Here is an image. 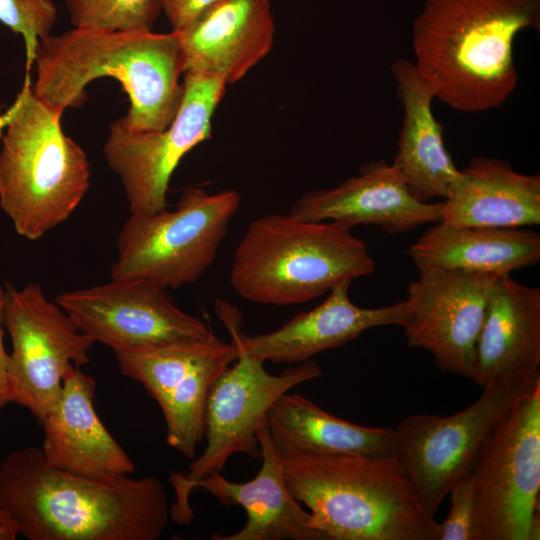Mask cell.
<instances>
[{
  "label": "cell",
  "mask_w": 540,
  "mask_h": 540,
  "mask_svg": "<svg viewBox=\"0 0 540 540\" xmlns=\"http://www.w3.org/2000/svg\"><path fill=\"white\" fill-rule=\"evenodd\" d=\"M0 508L29 540H157L170 516L159 478L74 474L49 463L37 446L1 460Z\"/></svg>",
  "instance_id": "6da1fadb"
},
{
  "label": "cell",
  "mask_w": 540,
  "mask_h": 540,
  "mask_svg": "<svg viewBox=\"0 0 540 540\" xmlns=\"http://www.w3.org/2000/svg\"><path fill=\"white\" fill-rule=\"evenodd\" d=\"M34 95L61 113L81 106L96 78L117 79L130 99L120 122L131 131H162L175 118L184 93L185 60L177 34L74 28L41 39L35 51Z\"/></svg>",
  "instance_id": "7a4b0ae2"
},
{
  "label": "cell",
  "mask_w": 540,
  "mask_h": 540,
  "mask_svg": "<svg viewBox=\"0 0 540 540\" xmlns=\"http://www.w3.org/2000/svg\"><path fill=\"white\" fill-rule=\"evenodd\" d=\"M539 20L540 0H427L413 24L414 64L450 108H498L518 83L514 40Z\"/></svg>",
  "instance_id": "3957f363"
},
{
  "label": "cell",
  "mask_w": 540,
  "mask_h": 540,
  "mask_svg": "<svg viewBox=\"0 0 540 540\" xmlns=\"http://www.w3.org/2000/svg\"><path fill=\"white\" fill-rule=\"evenodd\" d=\"M278 451L288 489L326 540H440L395 454Z\"/></svg>",
  "instance_id": "277c9868"
},
{
  "label": "cell",
  "mask_w": 540,
  "mask_h": 540,
  "mask_svg": "<svg viewBox=\"0 0 540 540\" xmlns=\"http://www.w3.org/2000/svg\"><path fill=\"white\" fill-rule=\"evenodd\" d=\"M351 229L289 213L258 217L237 244L230 284L243 299L288 306L314 300L343 280L370 275L375 261Z\"/></svg>",
  "instance_id": "5b68a950"
},
{
  "label": "cell",
  "mask_w": 540,
  "mask_h": 540,
  "mask_svg": "<svg viewBox=\"0 0 540 540\" xmlns=\"http://www.w3.org/2000/svg\"><path fill=\"white\" fill-rule=\"evenodd\" d=\"M62 113L41 102L28 79L0 117V206L16 232L37 240L67 220L84 198L90 168L84 150L66 136Z\"/></svg>",
  "instance_id": "8992f818"
},
{
  "label": "cell",
  "mask_w": 540,
  "mask_h": 540,
  "mask_svg": "<svg viewBox=\"0 0 540 540\" xmlns=\"http://www.w3.org/2000/svg\"><path fill=\"white\" fill-rule=\"evenodd\" d=\"M240 203L236 190L187 187L172 211L131 213L117 238L111 279L143 278L164 289L196 282L214 262Z\"/></svg>",
  "instance_id": "52a82bcc"
},
{
  "label": "cell",
  "mask_w": 540,
  "mask_h": 540,
  "mask_svg": "<svg viewBox=\"0 0 540 540\" xmlns=\"http://www.w3.org/2000/svg\"><path fill=\"white\" fill-rule=\"evenodd\" d=\"M237 358L215 379L209 392L203 453L187 470L170 474L175 502L170 516L180 525L189 524L194 511L190 496L194 485L202 478L223 470L227 460L236 453L256 460L261 458L257 438L258 427L276 400L297 385L319 378L320 366L308 360L274 375L266 371L264 361L249 353L234 338Z\"/></svg>",
  "instance_id": "ba28073f"
},
{
  "label": "cell",
  "mask_w": 540,
  "mask_h": 540,
  "mask_svg": "<svg viewBox=\"0 0 540 540\" xmlns=\"http://www.w3.org/2000/svg\"><path fill=\"white\" fill-rule=\"evenodd\" d=\"M474 477L472 540L540 539V380L492 426Z\"/></svg>",
  "instance_id": "9c48e42d"
},
{
  "label": "cell",
  "mask_w": 540,
  "mask_h": 540,
  "mask_svg": "<svg viewBox=\"0 0 540 540\" xmlns=\"http://www.w3.org/2000/svg\"><path fill=\"white\" fill-rule=\"evenodd\" d=\"M539 380L495 383L457 413L413 414L398 424L395 455L428 514L435 516L452 486L474 469L495 422Z\"/></svg>",
  "instance_id": "30bf717a"
},
{
  "label": "cell",
  "mask_w": 540,
  "mask_h": 540,
  "mask_svg": "<svg viewBox=\"0 0 540 540\" xmlns=\"http://www.w3.org/2000/svg\"><path fill=\"white\" fill-rule=\"evenodd\" d=\"M226 83L218 77L185 72L180 108L162 131L135 132L112 123L103 152L124 187L130 213H155L167 207L170 178L181 159L211 137L212 116Z\"/></svg>",
  "instance_id": "8fae6325"
},
{
  "label": "cell",
  "mask_w": 540,
  "mask_h": 540,
  "mask_svg": "<svg viewBox=\"0 0 540 540\" xmlns=\"http://www.w3.org/2000/svg\"><path fill=\"white\" fill-rule=\"evenodd\" d=\"M1 300V324L12 343L9 373L13 403L40 421L71 368L90 361L88 351L95 342L55 301L47 299L38 284L21 290L9 284L1 286Z\"/></svg>",
  "instance_id": "7c38bea8"
},
{
  "label": "cell",
  "mask_w": 540,
  "mask_h": 540,
  "mask_svg": "<svg viewBox=\"0 0 540 540\" xmlns=\"http://www.w3.org/2000/svg\"><path fill=\"white\" fill-rule=\"evenodd\" d=\"M55 302L78 329L113 352L206 339L212 330L178 308L166 289L143 278L64 292Z\"/></svg>",
  "instance_id": "4fadbf2b"
},
{
  "label": "cell",
  "mask_w": 540,
  "mask_h": 540,
  "mask_svg": "<svg viewBox=\"0 0 540 540\" xmlns=\"http://www.w3.org/2000/svg\"><path fill=\"white\" fill-rule=\"evenodd\" d=\"M497 274L427 268L408 285L407 344L429 352L437 367L471 379L488 293Z\"/></svg>",
  "instance_id": "5bb4252c"
},
{
  "label": "cell",
  "mask_w": 540,
  "mask_h": 540,
  "mask_svg": "<svg viewBox=\"0 0 540 540\" xmlns=\"http://www.w3.org/2000/svg\"><path fill=\"white\" fill-rule=\"evenodd\" d=\"M351 282H339L321 304L268 333L245 334L239 310L223 299L216 300V313L231 338L252 355L264 362L299 364L320 352L346 345L368 329L404 325L408 315L406 300L377 308L359 307L349 298Z\"/></svg>",
  "instance_id": "9a60e30c"
},
{
  "label": "cell",
  "mask_w": 540,
  "mask_h": 540,
  "mask_svg": "<svg viewBox=\"0 0 540 540\" xmlns=\"http://www.w3.org/2000/svg\"><path fill=\"white\" fill-rule=\"evenodd\" d=\"M440 207L441 202L417 200L398 169L379 159L361 165L357 175L336 187L302 194L289 214L300 220L335 221L351 228L376 225L387 233L398 234L441 222Z\"/></svg>",
  "instance_id": "2e32d148"
},
{
  "label": "cell",
  "mask_w": 540,
  "mask_h": 540,
  "mask_svg": "<svg viewBox=\"0 0 540 540\" xmlns=\"http://www.w3.org/2000/svg\"><path fill=\"white\" fill-rule=\"evenodd\" d=\"M173 32L180 41L185 72L234 84L270 53L275 22L269 0H217Z\"/></svg>",
  "instance_id": "e0dca14e"
},
{
  "label": "cell",
  "mask_w": 540,
  "mask_h": 540,
  "mask_svg": "<svg viewBox=\"0 0 540 540\" xmlns=\"http://www.w3.org/2000/svg\"><path fill=\"white\" fill-rule=\"evenodd\" d=\"M95 380L80 366L63 379L55 402L39 421L45 459L62 470L94 478L135 472V464L106 429L95 407Z\"/></svg>",
  "instance_id": "ac0fdd59"
},
{
  "label": "cell",
  "mask_w": 540,
  "mask_h": 540,
  "mask_svg": "<svg viewBox=\"0 0 540 540\" xmlns=\"http://www.w3.org/2000/svg\"><path fill=\"white\" fill-rule=\"evenodd\" d=\"M540 288L502 274L492 282L471 380L481 388L540 375Z\"/></svg>",
  "instance_id": "d6986e66"
},
{
  "label": "cell",
  "mask_w": 540,
  "mask_h": 540,
  "mask_svg": "<svg viewBox=\"0 0 540 540\" xmlns=\"http://www.w3.org/2000/svg\"><path fill=\"white\" fill-rule=\"evenodd\" d=\"M261 468L247 482H232L221 472L195 483L222 505H239L246 512V523L229 535L213 534V540H326L312 526L310 512L302 508L288 489L279 451L269 433L266 420L257 429Z\"/></svg>",
  "instance_id": "ffe728a7"
},
{
  "label": "cell",
  "mask_w": 540,
  "mask_h": 540,
  "mask_svg": "<svg viewBox=\"0 0 540 540\" xmlns=\"http://www.w3.org/2000/svg\"><path fill=\"white\" fill-rule=\"evenodd\" d=\"M396 94L403 106V124L393 165L420 202L446 199L461 176L443 141V129L432 111L430 84L414 62L397 59L391 65Z\"/></svg>",
  "instance_id": "44dd1931"
},
{
  "label": "cell",
  "mask_w": 540,
  "mask_h": 540,
  "mask_svg": "<svg viewBox=\"0 0 540 540\" xmlns=\"http://www.w3.org/2000/svg\"><path fill=\"white\" fill-rule=\"evenodd\" d=\"M449 226L527 227L540 224V176L519 173L502 159L476 156L441 201Z\"/></svg>",
  "instance_id": "7402d4cb"
},
{
  "label": "cell",
  "mask_w": 540,
  "mask_h": 540,
  "mask_svg": "<svg viewBox=\"0 0 540 540\" xmlns=\"http://www.w3.org/2000/svg\"><path fill=\"white\" fill-rule=\"evenodd\" d=\"M408 254L418 270L452 268L497 275L533 267L540 260V235L525 227L434 224Z\"/></svg>",
  "instance_id": "603a6c76"
},
{
  "label": "cell",
  "mask_w": 540,
  "mask_h": 540,
  "mask_svg": "<svg viewBox=\"0 0 540 540\" xmlns=\"http://www.w3.org/2000/svg\"><path fill=\"white\" fill-rule=\"evenodd\" d=\"M266 422L278 450L372 456L395 454V429L346 421L299 394L285 393L279 397L267 412Z\"/></svg>",
  "instance_id": "cb8c5ba5"
},
{
  "label": "cell",
  "mask_w": 540,
  "mask_h": 540,
  "mask_svg": "<svg viewBox=\"0 0 540 540\" xmlns=\"http://www.w3.org/2000/svg\"><path fill=\"white\" fill-rule=\"evenodd\" d=\"M236 358L237 349L230 341L157 402L166 424V441L185 458H194L196 446L204 438L206 406L212 384Z\"/></svg>",
  "instance_id": "d4e9b609"
},
{
  "label": "cell",
  "mask_w": 540,
  "mask_h": 540,
  "mask_svg": "<svg viewBox=\"0 0 540 540\" xmlns=\"http://www.w3.org/2000/svg\"><path fill=\"white\" fill-rule=\"evenodd\" d=\"M229 343L213 332L203 340L150 345L114 352L123 375L158 402L170 389Z\"/></svg>",
  "instance_id": "484cf974"
},
{
  "label": "cell",
  "mask_w": 540,
  "mask_h": 540,
  "mask_svg": "<svg viewBox=\"0 0 540 540\" xmlns=\"http://www.w3.org/2000/svg\"><path fill=\"white\" fill-rule=\"evenodd\" d=\"M74 28L151 31L161 12L158 0H64Z\"/></svg>",
  "instance_id": "4316f807"
},
{
  "label": "cell",
  "mask_w": 540,
  "mask_h": 540,
  "mask_svg": "<svg viewBox=\"0 0 540 540\" xmlns=\"http://www.w3.org/2000/svg\"><path fill=\"white\" fill-rule=\"evenodd\" d=\"M56 17L52 0H0V23L24 38L27 70L34 62L39 41L50 35Z\"/></svg>",
  "instance_id": "83f0119b"
},
{
  "label": "cell",
  "mask_w": 540,
  "mask_h": 540,
  "mask_svg": "<svg viewBox=\"0 0 540 540\" xmlns=\"http://www.w3.org/2000/svg\"><path fill=\"white\" fill-rule=\"evenodd\" d=\"M474 487L473 469L450 489L451 507L439 522L440 540H472Z\"/></svg>",
  "instance_id": "f1b7e54d"
},
{
  "label": "cell",
  "mask_w": 540,
  "mask_h": 540,
  "mask_svg": "<svg viewBox=\"0 0 540 540\" xmlns=\"http://www.w3.org/2000/svg\"><path fill=\"white\" fill-rule=\"evenodd\" d=\"M172 27L179 31L217 0H158Z\"/></svg>",
  "instance_id": "f546056e"
},
{
  "label": "cell",
  "mask_w": 540,
  "mask_h": 540,
  "mask_svg": "<svg viewBox=\"0 0 540 540\" xmlns=\"http://www.w3.org/2000/svg\"><path fill=\"white\" fill-rule=\"evenodd\" d=\"M1 285H0V409L13 403V394L9 373V353L3 343V327L1 324Z\"/></svg>",
  "instance_id": "4dcf8cb0"
},
{
  "label": "cell",
  "mask_w": 540,
  "mask_h": 540,
  "mask_svg": "<svg viewBox=\"0 0 540 540\" xmlns=\"http://www.w3.org/2000/svg\"><path fill=\"white\" fill-rule=\"evenodd\" d=\"M20 535V528L15 517L0 508V540H15Z\"/></svg>",
  "instance_id": "1f68e13d"
}]
</instances>
